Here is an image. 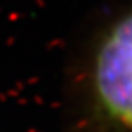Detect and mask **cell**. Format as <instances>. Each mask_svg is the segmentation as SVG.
I'll return each instance as SVG.
<instances>
[{"instance_id": "1", "label": "cell", "mask_w": 132, "mask_h": 132, "mask_svg": "<svg viewBox=\"0 0 132 132\" xmlns=\"http://www.w3.org/2000/svg\"><path fill=\"white\" fill-rule=\"evenodd\" d=\"M90 87L108 122L132 132V10L105 31L94 51Z\"/></svg>"}]
</instances>
